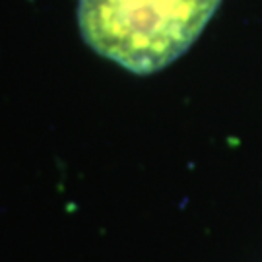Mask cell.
<instances>
[{
	"instance_id": "cell-1",
	"label": "cell",
	"mask_w": 262,
	"mask_h": 262,
	"mask_svg": "<svg viewBox=\"0 0 262 262\" xmlns=\"http://www.w3.org/2000/svg\"><path fill=\"white\" fill-rule=\"evenodd\" d=\"M222 0H80L78 21L95 53L136 74L171 64Z\"/></svg>"
}]
</instances>
